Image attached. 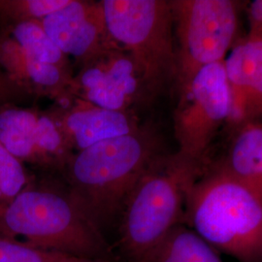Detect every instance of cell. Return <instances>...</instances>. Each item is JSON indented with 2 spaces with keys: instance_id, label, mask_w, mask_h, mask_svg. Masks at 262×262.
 I'll return each mask as SVG.
<instances>
[{
  "instance_id": "ac0fdd59",
  "label": "cell",
  "mask_w": 262,
  "mask_h": 262,
  "mask_svg": "<svg viewBox=\"0 0 262 262\" xmlns=\"http://www.w3.org/2000/svg\"><path fill=\"white\" fill-rule=\"evenodd\" d=\"M70 0H0L1 29L25 21L43 20Z\"/></svg>"
},
{
  "instance_id": "44dd1931",
  "label": "cell",
  "mask_w": 262,
  "mask_h": 262,
  "mask_svg": "<svg viewBox=\"0 0 262 262\" xmlns=\"http://www.w3.org/2000/svg\"><path fill=\"white\" fill-rule=\"evenodd\" d=\"M249 19L262 26V0H254L249 4Z\"/></svg>"
},
{
  "instance_id": "277c9868",
  "label": "cell",
  "mask_w": 262,
  "mask_h": 262,
  "mask_svg": "<svg viewBox=\"0 0 262 262\" xmlns=\"http://www.w3.org/2000/svg\"><path fill=\"white\" fill-rule=\"evenodd\" d=\"M183 224L239 262H262V197L209 163L187 190Z\"/></svg>"
},
{
  "instance_id": "2e32d148",
  "label": "cell",
  "mask_w": 262,
  "mask_h": 262,
  "mask_svg": "<svg viewBox=\"0 0 262 262\" xmlns=\"http://www.w3.org/2000/svg\"><path fill=\"white\" fill-rule=\"evenodd\" d=\"M12 38L28 56L38 61L71 70L70 60L48 34L42 20L25 21L1 29Z\"/></svg>"
},
{
  "instance_id": "6da1fadb",
  "label": "cell",
  "mask_w": 262,
  "mask_h": 262,
  "mask_svg": "<svg viewBox=\"0 0 262 262\" xmlns=\"http://www.w3.org/2000/svg\"><path fill=\"white\" fill-rule=\"evenodd\" d=\"M154 128L134 132L75 152L63 173L66 187L104 234L117 225L122 207L143 172L162 154Z\"/></svg>"
},
{
  "instance_id": "8992f818",
  "label": "cell",
  "mask_w": 262,
  "mask_h": 262,
  "mask_svg": "<svg viewBox=\"0 0 262 262\" xmlns=\"http://www.w3.org/2000/svg\"><path fill=\"white\" fill-rule=\"evenodd\" d=\"M176 48V94L205 66L225 61L239 40L242 2L171 0Z\"/></svg>"
},
{
  "instance_id": "ffe728a7",
  "label": "cell",
  "mask_w": 262,
  "mask_h": 262,
  "mask_svg": "<svg viewBox=\"0 0 262 262\" xmlns=\"http://www.w3.org/2000/svg\"><path fill=\"white\" fill-rule=\"evenodd\" d=\"M29 183L24 163L0 144V204L7 206Z\"/></svg>"
},
{
  "instance_id": "30bf717a",
  "label": "cell",
  "mask_w": 262,
  "mask_h": 262,
  "mask_svg": "<svg viewBox=\"0 0 262 262\" xmlns=\"http://www.w3.org/2000/svg\"><path fill=\"white\" fill-rule=\"evenodd\" d=\"M232 111L227 125L262 120V26L249 19V30L225 59Z\"/></svg>"
},
{
  "instance_id": "7402d4cb",
  "label": "cell",
  "mask_w": 262,
  "mask_h": 262,
  "mask_svg": "<svg viewBox=\"0 0 262 262\" xmlns=\"http://www.w3.org/2000/svg\"><path fill=\"white\" fill-rule=\"evenodd\" d=\"M12 88V84H10L7 78L0 70V104L3 103L7 99L11 94Z\"/></svg>"
},
{
  "instance_id": "8fae6325",
  "label": "cell",
  "mask_w": 262,
  "mask_h": 262,
  "mask_svg": "<svg viewBox=\"0 0 262 262\" xmlns=\"http://www.w3.org/2000/svg\"><path fill=\"white\" fill-rule=\"evenodd\" d=\"M74 152L123 135L141 126L134 111L109 110L81 99L50 110Z\"/></svg>"
},
{
  "instance_id": "5b68a950",
  "label": "cell",
  "mask_w": 262,
  "mask_h": 262,
  "mask_svg": "<svg viewBox=\"0 0 262 262\" xmlns=\"http://www.w3.org/2000/svg\"><path fill=\"white\" fill-rule=\"evenodd\" d=\"M114 40L137 66L148 100L176 89L173 17L165 0H102Z\"/></svg>"
},
{
  "instance_id": "d6986e66",
  "label": "cell",
  "mask_w": 262,
  "mask_h": 262,
  "mask_svg": "<svg viewBox=\"0 0 262 262\" xmlns=\"http://www.w3.org/2000/svg\"><path fill=\"white\" fill-rule=\"evenodd\" d=\"M0 262H107L90 260L45 250L24 241L0 236Z\"/></svg>"
},
{
  "instance_id": "9a60e30c",
  "label": "cell",
  "mask_w": 262,
  "mask_h": 262,
  "mask_svg": "<svg viewBox=\"0 0 262 262\" xmlns=\"http://www.w3.org/2000/svg\"><path fill=\"white\" fill-rule=\"evenodd\" d=\"M219 253L195 231L181 224L141 262H223Z\"/></svg>"
},
{
  "instance_id": "e0dca14e",
  "label": "cell",
  "mask_w": 262,
  "mask_h": 262,
  "mask_svg": "<svg viewBox=\"0 0 262 262\" xmlns=\"http://www.w3.org/2000/svg\"><path fill=\"white\" fill-rule=\"evenodd\" d=\"M36 146L44 168L63 171L68 161L75 154L54 116L40 113L36 127Z\"/></svg>"
},
{
  "instance_id": "52a82bcc",
  "label": "cell",
  "mask_w": 262,
  "mask_h": 262,
  "mask_svg": "<svg viewBox=\"0 0 262 262\" xmlns=\"http://www.w3.org/2000/svg\"><path fill=\"white\" fill-rule=\"evenodd\" d=\"M174 133L181 157L205 165L219 133L231 117L232 102L225 61L205 66L180 90Z\"/></svg>"
},
{
  "instance_id": "603a6c76",
  "label": "cell",
  "mask_w": 262,
  "mask_h": 262,
  "mask_svg": "<svg viewBox=\"0 0 262 262\" xmlns=\"http://www.w3.org/2000/svg\"><path fill=\"white\" fill-rule=\"evenodd\" d=\"M4 208H5V207L0 204V215H1V213H2V211H3V209H4Z\"/></svg>"
},
{
  "instance_id": "7c38bea8",
  "label": "cell",
  "mask_w": 262,
  "mask_h": 262,
  "mask_svg": "<svg viewBox=\"0 0 262 262\" xmlns=\"http://www.w3.org/2000/svg\"><path fill=\"white\" fill-rule=\"evenodd\" d=\"M0 70L13 88L28 94L55 100L56 105L73 100V71L38 61L4 32H0Z\"/></svg>"
},
{
  "instance_id": "ba28073f",
  "label": "cell",
  "mask_w": 262,
  "mask_h": 262,
  "mask_svg": "<svg viewBox=\"0 0 262 262\" xmlns=\"http://www.w3.org/2000/svg\"><path fill=\"white\" fill-rule=\"evenodd\" d=\"M80 67L71 83L73 99L116 111H134L148 101L137 66L122 48Z\"/></svg>"
},
{
  "instance_id": "3957f363",
  "label": "cell",
  "mask_w": 262,
  "mask_h": 262,
  "mask_svg": "<svg viewBox=\"0 0 262 262\" xmlns=\"http://www.w3.org/2000/svg\"><path fill=\"white\" fill-rule=\"evenodd\" d=\"M204 166L178 152H162L150 162L131 189L117 224L118 261H142L183 224L187 190Z\"/></svg>"
},
{
  "instance_id": "4fadbf2b",
  "label": "cell",
  "mask_w": 262,
  "mask_h": 262,
  "mask_svg": "<svg viewBox=\"0 0 262 262\" xmlns=\"http://www.w3.org/2000/svg\"><path fill=\"white\" fill-rule=\"evenodd\" d=\"M225 149L207 163L237 179L262 197V120L226 125Z\"/></svg>"
},
{
  "instance_id": "5bb4252c",
  "label": "cell",
  "mask_w": 262,
  "mask_h": 262,
  "mask_svg": "<svg viewBox=\"0 0 262 262\" xmlns=\"http://www.w3.org/2000/svg\"><path fill=\"white\" fill-rule=\"evenodd\" d=\"M40 112L11 105L0 107V144L21 163L44 168L36 146Z\"/></svg>"
},
{
  "instance_id": "9c48e42d",
  "label": "cell",
  "mask_w": 262,
  "mask_h": 262,
  "mask_svg": "<svg viewBox=\"0 0 262 262\" xmlns=\"http://www.w3.org/2000/svg\"><path fill=\"white\" fill-rule=\"evenodd\" d=\"M42 24L61 52L81 66L122 48L110 33L101 1L70 0Z\"/></svg>"
},
{
  "instance_id": "7a4b0ae2",
  "label": "cell",
  "mask_w": 262,
  "mask_h": 262,
  "mask_svg": "<svg viewBox=\"0 0 262 262\" xmlns=\"http://www.w3.org/2000/svg\"><path fill=\"white\" fill-rule=\"evenodd\" d=\"M0 236L84 259L119 262L106 235L66 186L30 182L3 209Z\"/></svg>"
}]
</instances>
